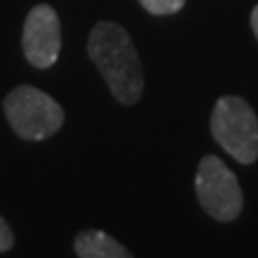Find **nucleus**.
<instances>
[{"instance_id": "obj_1", "label": "nucleus", "mask_w": 258, "mask_h": 258, "mask_svg": "<svg viewBox=\"0 0 258 258\" xmlns=\"http://www.w3.org/2000/svg\"><path fill=\"white\" fill-rule=\"evenodd\" d=\"M86 52L118 103L134 106L140 101L144 91L142 62L132 37L123 26L114 22L95 24L88 35Z\"/></svg>"}, {"instance_id": "obj_2", "label": "nucleus", "mask_w": 258, "mask_h": 258, "mask_svg": "<svg viewBox=\"0 0 258 258\" xmlns=\"http://www.w3.org/2000/svg\"><path fill=\"white\" fill-rule=\"evenodd\" d=\"M5 116L13 132L24 140H45L64 123L60 103L35 86H18L5 97Z\"/></svg>"}, {"instance_id": "obj_3", "label": "nucleus", "mask_w": 258, "mask_h": 258, "mask_svg": "<svg viewBox=\"0 0 258 258\" xmlns=\"http://www.w3.org/2000/svg\"><path fill=\"white\" fill-rule=\"evenodd\" d=\"M211 134L239 164L258 159V116L241 97L228 95L217 99L211 114Z\"/></svg>"}, {"instance_id": "obj_4", "label": "nucleus", "mask_w": 258, "mask_h": 258, "mask_svg": "<svg viewBox=\"0 0 258 258\" xmlns=\"http://www.w3.org/2000/svg\"><path fill=\"white\" fill-rule=\"evenodd\" d=\"M196 196L200 207L217 222H232L243 209V194L237 176L215 155L200 159L196 172Z\"/></svg>"}, {"instance_id": "obj_5", "label": "nucleus", "mask_w": 258, "mask_h": 258, "mask_svg": "<svg viewBox=\"0 0 258 258\" xmlns=\"http://www.w3.org/2000/svg\"><path fill=\"white\" fill-rule=\"evenodd\" d=\"M60 20L50 5L32 7L22 30V47L26 60L37 69H50L60 54Z\"/></svg>"}, {"instance_id": "obj_6", "label": "nucleus", "mask_w": 258, "mask_h": 258, "mask_svg": "<svg viewBox=\"0 0 258 258\" xmlns=\"http://www.w3.org/2000/svg\"><path fill=\"white\" fill-rule=\"evenodd\" d=\"M74 247L78 258H134L132 252L125 245H120L114 237L95 228L78 232Z\"/></svg>"}, {"instance_id": "obj_7", "label": "nucleus", "mask_w": 258, "mask_h": 258, "mask_svg": "<svg viewBox=\"0 0 258 258\" xmlns=\"http://www.w3.org/2000/svg\"><path fill=\"white\" fill-rule=\"evenodd\" d=\"M140 5L153 15H172L183 9L185 0H140Z\"/></svg>"}, {"instance_id": "obj_8", "label": "nucleus", "mask_w": 258, "mask_h": 258, "mask_svg": "<svg viewBox=\"0 0 258 258\" xmlns=\"http://www.w3.org/2000/svg\"><path fill=\"white\" fill-rule=\"evenodd\" d=\"M15 243V237H13V230L9 228V224L3 215H0V252H9Z\"/></svg>"}, {"instance_id": "obj_9", "label": "nucleus", "mask_w": 258, "mask_h": 258, "mask_svg": "<svg viewBox=\"0 0 258 258\" xmlns=\"http://www.w3.org/2000/svg\"><path fill=\"white\" fill-rule=\"evenodd\" d=\"M252 30H254V35L258 39V5L254 7V11H252Z\"/></svg>"}]
</instances>
